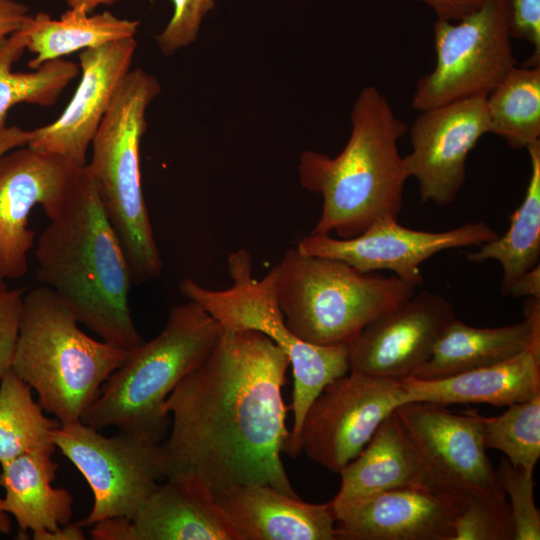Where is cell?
<instances>
[{"label": "cell", "instance_id": "cell-1", "mask_svg": "<svg viewBox=\"0 0 540 540\" xmlns=\"http://www.w3.org/2000/svg\"><path fill=\"white\" fill-rule=\"evenodd\" d=\"M289 366L264 334L222 327L209 355L162 404L172 418L161 442L164 477L196 474L214 494L265 484L299 497L281 459L290 438L282 397Z\"/></svg>", "mask_w": 540, "mask_h": 540}, {"label": "cell", "instance_id": "cell-2", "mask_svg": "<svg viewBox=\"0 0 540 540\" xmlns=\"http://www.w3.org/2000/svg\"><path fill=\"white\" fill-rule=\"evenodd\" d=\"M36 278L101 340L131 350L144 342L129 307L132 278L87 165L62 210L40 234Z\"/></svg>", "mask_w": 540, "mask_h": 540}, {"label": "cell", "instance_id": "cell-3", "mask_svg": "<svg viewBox=\"0 0 540 540\" xmlns=\"http://www.w3.org/2000/svg\"><path fill=\"white\" fill-rule=\"evenodd\" d=\"M351 132L342 151L330 157L306 150L299 158V180L321 195V215L311 234L355 237L383 218H398L409 178L398 141L407 132L387 97L369 85L352 107Z\"/></svg>", "mask_w": 540, "mask_h": 540}, {"label": "cell", "instance_id": "cell-4", "mask_svg": "<svg viewBox=\"0 0 540 540\" xmlns=\"http://www.w3.org/2000/svg\"><path fill=\"white\" fill-rule=\"evenodd\" d=\"M48 287L24 293L11 369L60 424L81 420L130 350L87 335Z\"/></svg>", "mask_w": 540, "mask_h": 540}, {"label": "cell", "instance_id": "cell-5", "mask_svg": "<svg viewBox=\"0 0 540 540\" xmlns=\"http://www.w3.org/2000/svg\"><path fill=\"white\" fill-rule=\"evenodd\" d=\"M222 326L197 302L174 306L162 331L130 350L104 382L81 421L97 430L114 427L161 441L170 417L161 407L176 385L202 363Z\"/></svg>", "mask_w": 540, "mask_h": 540}, {"label": "cell", "instance_id": "cell-6", "mask_svg": "<svg viewBox=\"0 0 540 540\" xmlns=\"http://www.w3.org/2000/svg\"><path fill=\"white\" fill-rule=\"evenodd\" d=\"M157 78L141 68L126 74L92 139L87 168L126 256L132 282L158 279L163 262L144 200L140 144Z\"/></svg>", "mask_w": 540, "mask_h": 540}, {"label": "cell", "instance_id": "cell-7", "mask_svg": "<svg viewBox=\"0 0 540 540\" xmlns=\"http://www.w3.org/2000/svg\"><path fill=\"white\" fill-rule=\"evenodd\" d=\"M277 267L279 304L286 325L314 345L350 344L371 321L415 294L396 275L361 272L332 258L288 249Z\"/></svg>", "mask_w": 540, "mask_h": 540}, {"label": "cell", "instance_id": "cell-8", "mask_svg": "<svg viewBox=\"0 0 540 540\" xmlns=\"http://www.w3.org/2000/svg\"><path fill=\"white\" fill-rule=\"evenodd\" d=\"M227 265L231 287L212 290L185 278L179 284L180 294L200 304L223 328L260 332L287 354L294 383L288 407L293 424L285 453L297 457L309 406L329 383L349 371V344L314 345L291 332L279 304L276 265L262 279L254 278L252 258L245 249L230 253Z\"/></svg>", "mask_w": 540, "mask_h": 540}, {"label": "cell", "instance_id": "cell-9", "mask_svg": "<svg viewBox=\"0 0 540 540\" xmlns=\"http://www.w3.org/2000/svg\"><path fill=\"white\" fill-rule=\"evenodd\" d=\"M434 69L415 86L419 112L487 95L516 66L510 35V0H485L461 20L434 23Z\"/></svg>", "mask_w": 540, "mask_h": 540}, {"label": "cell", "instance_id": "cell-10", "mask_svg": "<svg viewBox=\"0 0 540 540\" xmlns=\"http://www.w3.org/2000/svg\"><path fill=\"white\" fill-rule=\"evenodd\" d=\"M81 420L60 424L53 443L85 478L92 493L85 527L109 518L132 519L164 477L161 442L140 432L102 433Z\"/></svg>", "mask_w": 540, "mask_h": 540}, {"label": "cell", "instance_id": "cell-11", "mask_svg": "<svg viewBox=\"0 0 540 540\" xmlns=\"http://www.w3.org/2000/svg\"><path fill=\"white\" fill-rule=\"evenodd\" d=\"M408 402L402 380L349 371L329 383L309 406L299 433V452L339 473L380 423Z\"/></svg>", "mask_w": 540, "mask_h": 540}, {"label": "cell", "instance_id": "cell-12", "mask_svg": "<svg viewBox=\"0 0 540 540\" xmlns=\"http://www.w3.org/2000/svg\"><path fill=\"white\" fill-rule=\"evenodd\" d=\"M432 481L460 497L506 498L482 440L479 412L408 402L395 409Z\"/></svg>", "mask_w": 540, "mask_h": 540}, {"label": "cell", "instance_id": "cell-13", "mask_svg": "<svg viewBox=\"0 0 540 540\" xmlns=\"http://www.w3.org/2000/svg\"><path fill=\"white\" fill-rule=\"evenodd\" d=\"M85 167V166H84ZM84 167L68 159L17 147L0 157V275L18 279L28 270L35 232L28 227L33 207L54 218L64 207Z\"/></svg>", "mask_w": 540, "mask_h": 540}, {"label": "cell", "instance_id": "cell-14", "mask_svg": "<svg viewBox=\"0 0 540 540\" xmlns=\"http://www.w3.org/2000/svg\"><path fill=\"white\" fill-rule=\"evenodd\" d=\"M499 234L486 222H469L459 227L431 232L407 228L397 218H383L361 234L347 239L310 234L296 249L305 255L343 261L361 272L389 270L415 287L423 282L420 266L447 249L480 246Z\"/></svg>", "mask_w": 540, "mask_h": 540}, {"label": "cell", "instance_id": "cell-15", "mask_svg": "<svg viewBox=\"0 0 540 540\" xmlns=\"http://www.w3.org/2000/svg\"><path fill=\"white\" fill-rule=\"evenodd\" d=\"M485 97L467 98L420 112L410 128L411 152L404 156L409 178L418 181L422 202L453 203L466 180V162L489 133Z\"/></svg>", "mask_w": 540, "mask_h": 540}, {"label": "cell", "instance_id": "cell-16", "mask_svg": "<svg viewBox=\"0 0 540 540\" xmlns=\"http://www.w3.org/2000/svg\"><path fill=\"white\" fill-rule=\"evenodd\" d=\"M455 318L451 302L441 294H414L371 321L349 344V371L395 380L412 377Z\"/></svg>", "mask_w": 540, "mask_h": 540}, {"label": "cell", "instance_id": "cell-17", "mask_svg": "<svg viewBox=\"0 0 540 540\" xmlns=\"http://www.w3.org/2000/svg\"><path fill=\"white\" fill-rule=\"evenodd\" d=\"M136 47L129 38L80 51L82 73L73 97L54 122L31 131L27 146L86 166L92 139L130 71Z\"/></svg>", "mask_w": 540, "mask_h": 540}, {"label": "cell", "instance_id": "cell-18", "mask_svg": "<svg viewBox=\"0 0 540 540\" xmlns=\"http://www.w3.org/2000/svg\"><path fill=\"white\" fill-rule=\"evenodd\" d=\"M463 498L438 485L385 491L335 522V540H453Z\"/></svg>", "mask_w": 540, "mask_h": 540}, {"label": "cell", "instance_id": "cell-19", "mask_svg": "<svg viewBox=\"0 0 540 540\" xmlns=\"http://www.w3.org/2000/svg\"><path fill=\"white\" fill-rule=\"evenodd\" d=\"M125 540H240L214 492L198 475L182 473L157 484L135 516Z\"/></svg>", "mask_w": 540, "mask_h": 540}, {"label": "cell", "instance_id": "cell-20", "mask_svg": "<svg viewBox=\"0 0 540 540\" xmlns=\"http://www.w3.org/2000/svg\"><path fill=\"white\" fill-rule=\"evenodd\" d=\"M240 540H335L329 502L313 504L265 484H244L214 494Z\"/></svg>", "mask_w": 540, "mask_h": 540}, {"label": "cell", "instance_id": "cell-21", "mask_svg": "<svg viewBox=\"0 0 540 540\" xmlns=\"http://www.w3.org/2000/svg\"><path fill=\"white\" fill-rule=\"evenodd\" d=\"M338 474L341 486L330 501L336 520L385 491L412 485H437L428 475L395 410Z\"/></svg>", "mask_w": 540, "mask_h": 540}, {"label": "cell", "instance_id": "cell-22", "mask_svg": "<svg viewBox=\"0 0 540 540\" xmlns=\"http://www.w3.org/2000/svg\"><path fill=\"white\" fill-rule=\"evenodd\" d=\"M523 315L521 322L489 328L470 326L455 318L412 377L447 378L505 361L527 348L540 351V299L529 297Z\"/></svg>", "mask_w": 540, "mask_h": 540}, {"label": "cell", "instance_id": "cell-23", "mask_svg": "<svg viewBox=\"0 0 540 540\" xmlns=\"http://www.w3.org/2000/svg\"><path fill=\"white\" fill-rule=\"evenodd\" d=\"M409 402L509 406L540 396V351L527 348L496 364L451 377L402 380Z\"/></svg>", "mask_w": 540, "mask_h": 540}, {"label": "cell", "instance_id": "cell-24", "mask_svg": "<svg viewBox=\"0 0 540 540\" xmlns=\"http://www.w3.org/2000/svg\"><path fill=\"white\" fill-rule=\"evenodd\" d=\"M54 451L27 452L1 465L3 508L15 519L21 535L51 531L72 518L71 493L52 485L58 469L52 459Z\"/></svg>", "mask_w": 540, "mask_h": 540}, {"label": "cell", "instance_id": "cell-25", "mask_svg": "<svg viewBox=\"0 0 540 540\" xmlns=\"http://www.w3.org/2000/svg\"><path fill=\"white\" fill-rule=\"evenodd\" d=\"M139 25L138 20L121 19L109 11L89 15L83 9L69 8L59 19L39 12L22 25L26 48L34 54L28 66L36 69L74 52L134 38Z\"/></svg>", "mask_w": 540, "mask_h": 540}, {"label": "cell", "instance_id": "cell-26", "mask_svg": "<svg viewBox=\"0 0 540 540\" xmlns=\"http://www.w3.org/2000/svg\"><path fill=\"white\" fill-rule=\"evenodd\" d=\"M530 177L520 206L510 219L506 233L469 252L472 263L496 260L502 266L501 292L508 295L515 282L539 265L540 258V142L527 149Z\"/></svg>", "mask_w": 540, "mask_h": 540}, {"label": "cell", "instance_id": "cell-27", "mask_svg": "<svg viewBox=\"0 0 540 540\" xmlns=\"http://www.w3.org/2000/svg\"><path fill=\"white\" fill-rule=\"evenodd\" d=\"M489 133L515 150L540 142V66H514L487 95Z\"/></svg>", "mask_w": 540, "mask_h": 540}, {"label": "cell", "instance_id": "cell-28", "mask_svg": "<svg viewBox=\"0 0 540 540\" xmlns=\"http://www.w3.org/2000/svg\"><path fill=\"white\" fill-rule=\"evenodd\" d=\"M26 42L22 27L0 42V128L6 126L7 113L16 104L53 105L80 71L79 64L59 58L33 72H13V64L27 49Z\"/></svg>", "mask_w": 540, "mask_h": 540}, {"label": "cell", "instance_id": "cell-29", "mask_svg": "<svg viewBox=\"0 0 540 540\" xmlns=\"http://www.w3.org/2000/svg\"><path fill=\"white\" fill-rule=\"evenodd\" d=\"M60 425L35 402L32 388L12 369L0 379V465L31 451L56 449L52 434Z\"/></svg>", "mask_w": 540, "mask_h": 540}, {"label": "cell", "instance_id": "cell-30", "mask_svg": "<svg viewBox=\"0 0 540 540\" xmlns=\"http://www.w3.org/2000/svg\"><path fill=\"white\" fill-rule=\"evenodd\" d=\"M507 407L496 417L479 413L484 447L503 452L514 467L534 472L540 458V396Z\"/></svg>", "mask_w": 540, "mask_h": 540}, {"label": "cell", "instance_id": "cell-31", "mask_svg": "<svg viewBox=\"0 0 540 540\" xmlns=\"http://www.w3.org/2000/svg\"><path fill=\"white\" fill-rule=\"evenodd\" d=\"M453 540H514L515 527L509 502L474 496L463 498Z\"/></svg>", "mask_w": 540, "mask_h": 540}, {"label": "cell", "instance_id": "cell-32", "mask_svg": "<svg viewBox=\"0 0 540 540\" xmlns=\"http://www.w3.org/2000/svg\"><path fill=\"white\" fill-rule=\"evenodd\" d=\"M496 475L510 499L514 540H539L540 512L534 500L533 472L514 467L507 459L501 458Z\"/></svg>", "mask_w": 540, "mask_h": 540}, {"label": "cell", "instance_id": "cell-33", "mask_svg": "<svg viewBox=\"0 0 540 540\" xmlns=\"http://www.w3.org/2000/svg\"><path fill=\"white\" fill-rule=\"evenodd\" d=\"M173 14L165 28L156 36V44L164 55H171L192 44L200 31L205 15L215 6V0H171Z\"/></svg>", "mask_w": 540, "mask_h": 540}, {"label": "cell", "instance_id": "cell-34", "mask_svg": "<svg viewBox=\"0 0 540 540\" xmlns=\"http://www.w3.org/2000/svg\"><path fill=\"white\" fill-rule=\"evenodd\" d=\"M24 293L23 289H11L0 275V379L11 369Z\"/></svg>", "mask_w": 540, "mask_h": 540}, {"label": "cell", "instance_id": "cell-35", "mask_svg": "<svg viewBox=\"0 0 540 540\" xmlns=\"http://www.w3.org/2000/svg\"><path fill=\"white\" fill-rule=\"evenodd\" d=\"M510 35L533 46L525 66H540V0H510Z\"/></svg>", "mask_w": 540, "mask_h": 540}, {"label": "cell", "instance_id": "cell-36", "mask_svg": "<svg viewBox=\"0 0 540 540\" xmlns=\"http://www.w3.org/2000/svg\"><path fill=\"white\" fill-rule=\"evenodd\" d=\"M426 4L437 19L458 21L475 12L485 0H415Z\"/></svg>", "mask_w": 540, "mask_h": 540}, {"label": "cell", "instance_id": "cell-37", "mask_svg": "<svg viewBox=\"0 0 540 540\" xmlns=\"http://www.w3.org/2000/svg\"><path fill=\"white\" fill-rule=\"evenodd\" d=\"M30 17L29 8L17 0H0V42L19 30Z\"/></svg>", "mask_w": 540, "mask_h": 540}, {"label": "cell", "instance_id": "cell-38", "mask_svg": "<svg viewBox=\"0 0 540 540\" xmlns=\"http://www.w3.org/2000/svg\"><path fill=\"white\" fill-rule=\"evenodd\" d=\"M508 295L513 297H532L540 299V267L537 265L522 277H520L511 287Z\"/></svg>", "mask_w": 540, "mask_h": 540}, {"label": "cell", "instance_id": "cell-39", "mask_svg": "<svg viewBox=\"0 0 540 540\" xmlns=\"http://www.w3.org/2000/svg\"><path fill=\"white\" fill-rule=\"evenodd\" d=\"M31 131L17 126H4L0 128V157L17 147L28 144Z\"/></svg>", "mask_w": 540, "mask_h": 540}, {"label": "cell", "instance_id": "cell-40", "mask_svg": "<svg viewBox=\"0 0 540 540\" xmlns=\"http://www.w3.org/2000/svg\"><path fill=\"white\" fill-rule=\"evenodd\" d=\"M83 526L77 523H67L51 531H41L33 534L35 540H83L85 534Z\"/></svg>", "mask_w": 540, "mask_h": 540}, {"label": "cell", "instance_id": "cell-41", "mask_svg": "<svg viewBox=\"0 0 540 540\" xmlns=\"http://www.w3.org/2000/svg\"><path fill=\"white\" fill-rule=\"evenodd\" d=\"M119 0H66L69 8H80L90 13L100 5H112Z\"/></svg>", "mask_w": 540, "mask_h": 540}, {"label": "cell", "instance_id": "cell-42", "mask_svg": "<svg viewBox=\"0 0 540 540\" xmlns=\"http://www.w3.org/2000/svg\"><path fill=\"white\" fill-rule=\"evenodd\" d=\"M11 531V523L9 515L3 508L2 499L0 498V534L7 535Z\"/></svg>", "mask_w": 540, "mask_h": 540}]
</instances>
